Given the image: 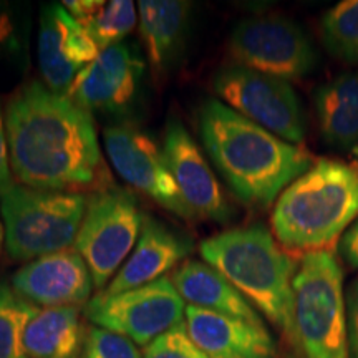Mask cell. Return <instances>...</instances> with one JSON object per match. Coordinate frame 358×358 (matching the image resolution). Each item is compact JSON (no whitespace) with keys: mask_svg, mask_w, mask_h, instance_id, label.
<instances>
[{"mask_svg":"<svg viewBox=\"0 0 358 358\" xmlns=\"http://www.w3.org/2000/svg\"><path fill=\"white\" fill-rule=\"evenodd\" d=\"M171 280L179 295L189 302V306L266 327L256 307L209 264L182 262L174 271Z\"/></svg>","mask_w":358,"mask_h":358,"instance_id":"cell-17","label":"cell"},{"mask_svg":"<svg viewBox=\"0 0 358 358\" xmlns=\"http://www.w3.org/2000/svg\"><path fill=\"white\" fill-rule=\"evenodd\" d=\"M88 198L80 192L13 185L0 196L6 248L13 261H30L70 249L77 241Z\"/></svg>","mask_w":358,"mask_h":358,"instance_id":"cell-6","label":"cell"},{"mask_svg":"<svg viewBox=\"0 0 358 358\" xmlns=\"http://www.w3.org/2000/svg\"><path fill=\"white\" fill-rule=\"evenodd\" d=\"M103 141L111 164L128 185L178 216L196 217L169 171L164 151L150 134L133 124H113L103 131Z\"/></svg>","mask_w":358,"mask_h":358,"instance_id":"cell-11","label":"cell"},{"mask_svg":"<svg viewBox=\"0 0 358 358\" xmlns=\"http://www.w3.org/2000/svg\"><path fill=\"white\" fill-rule=\"evenodd\" d=\"M229 52L236 65L285 82L307 77L319 64L315 47L302 27L279 15L252 17L237 24Z\"/></svg>","mask_w":358,"mask_h":358,"instance_id":"cell-10","label":"cell"},{"mask_svg":"<svg viewBox=\"0 0 358 358\" xmlns=\"http://www.w3.org/2000/svg\"><path fill=\"white\" fill-rule=\"evenodd\" d=\"M189 7L179 0H141L138 3L143 47L156 75L166 71L181 47Z\"/></svg>","mask_w":358,"mask_h":358,"instance_id":"cell-19","label":"cell"},{"mask_svg":"<svg viewBox=\"0 0 358 358\" xmlns=\"http://www.w3.org/2000/svg\"><path fill=\"white\" fill-rule=\"evenodd\" d=\"M38 307L25 301L12 285L0 284V358H29L25 330Z\"/></svg>","mask_w":358,"mask_h":358,"instance_id":"cell-22","label":"cell"},{"mask_svg":"<svg viewBox=\"0 0 358 358\" xmlns=\"http://www.w3.org/2000/svg\"><path fill=\"white\" fill-rule=\"evenodd\" d=\"M20 297L40 308L78 307L92 295V274L75 248L35 259L12 277Z\"/></svg>","mask_w":358,"mask_h":358,"instance_id":"cell-13","label":"cell"},{"mask_svg":"<svg viewBox=\"0 0 358 358\" xmlns=\"http://www.w3.org/2000/svg\"><path fill=\"white\" fill-rule=\"evenodd\" d=\"M85 315L93 325L146 347L185 322L186 303L166 275L122 294H96L85 307Z\"/></svg>","mask_w":358,"mask_h":358,"instance_id":"cell-9","label":"cell"},{"mask_svg":"<svg viewBox=\"0 0 358 358\" xmlns=\"http://www.w3.org/2000/svg\"><path fill=\"white\" fill-rule=\"evenodd\" d=\"M214 92L224 105L280 140L297 145L306 138L307 123L301 100L285 80L232 65L217 71Z\"/></svg>","mask_w":358,"mask_h":358,"instance_id":"cell-8","label":"cell"},{"mask_svg":"<svg viewBox=\"0 0 358 358\" xmlns=\"http://www.w3.org/2000/svg\"><path fill=\"white\" fill-rule=\"evenodd\" d=\"M347 335L348 358H358V277L347 290Z\"/></svg>","mask_w":358,"mask_h":358,"instance_id":"cell-29","label":"cell"},{"mask_svg":"<svg viewBox=\"0 0 358 358\" xmlns=\"http://www.w3.org/2000/svg\"><path fill=\"white\" fill-rule=\"evenodd\" d=\"M192 249L194 244L189 237L169 229L158 219L145 216L133 252L110 284L98 294L116 295L166 277L171 268L189 256Z\"/></svg>","mask_w":358,"mask_h":358,"instance_id":"cell-15","label":"cell"},{"mask_svg":"<svg viewBox=\"0 0 358 358\" xmlns=\"http://www.w3.org/2000/svg\"><path fill=\"white\" fill-rule=\"evenodd\" d=\"M199 133L209 158L244 204L267 208L310 168L303 148L244 118L219 100L199 111Z\"/></svg>","mask_w":358,"mask_h":358,"instance_id":"cell-2","label":"cell"},{"mask_svg":"<svg viewBox=\"0 0 358 358\" xmlns=\"http://www.w3.org/2000/svg\"><path fill=\"white\" fill-rule=\"evenodd\" d=\"M145 214L131 192L118 186L100 187L88 196L75 249L87 262L93 285L101 292L140 239Z\"/></svg>","mask_w":358,"mask_h":358,"instance_id":"cell-7","label":"cell"},{"mask_svg":"<svg viewBox=\"0 0 358 358\" xmlns=\"http://www.w3.org/2000/svg\"><path fill=\"white\" fill-rule=\"evenodd\" d=\"M29 20L19 6L0 2V60L27 64Z\"/></svg>","mask_w":358,"mask_h":358,"instance_id":"cell-25","label":"cell"},{"mask_svg":"<svg viewBox=\"0 0 358 358\" xmlns=\"http://www.w3.org/2000/svg\"><path fill=\"white\" fill-rule=\"evenodd\" d=\"M77 358H143L131 340L101 327H90Z\"/></svg>","mask_w":358,"mask_h":358,"instance_id":"cell-27","label":"cell"},{"mask_svg":"<svg viewBox=\"0 0 358 358\" xmlns=\"http://www.w3.org/2000/svg\"><path fill=\"white\" fill-rule=\"evenodd\" d=\"M3 239H6V229H3V222L0 221V250H2Z\"/></svg>","mask_w":358,"mask_h":358,"instance_id":"cell-33","label":"cell"},{"mask_svg":"<svg viewBox=\"0 0 358 358\" xmlns=\"http://www.w3.org/2000/svg\"><path fill=\"white\" fill-rule=\"evenodd\" d=\"M38 66L45 87L57 95H69L71 85L82 69L66 58L58 25L55 3L43 6L38 29Z\"/></svg>","mask_w":358,"mask_h":358,"instance_id":"cell-21","label":"cell"},{"mask_svg":"<svg viewBox=\"0 0 358 358\" xmlns=\"http://www.w3.org/2000/svg\"><path fill=\"white\" fill-rule=\"evenodd\" d=\"M143 358H214L206 353L187 334L186 324H179L159 335L145 347Z\"/></svg>","mask_w":358,"mask_h":358,"instance_id":"cell-28","label":"cell"},{"mask_svg":"<svg viewBox=\"0 0 358 358\" xmlns=\"http://www.w3.org/2000/svg\"><path fill=\"white\" fill-rule=\"evenodd\" d=\"M189 337L214 358H277L274 338L266 327L186 306Z\"/></svg>","mask_w":358,"mask_h":358,"instance_id":"cell-16","label":"cell"},{"mask_svg":"<svg viewBox=\"0 0 358 358\" xmlns=\"http://www.w3.org/2000/svg\"><path fill=\"white\" fill-rule=\"evenodd\" d=\"M164 156L169 171L196 217L226 224L232 217V208L209 168L199 146L182 123L171 120L164 133Z\"/></svg>","mask_w":358,"mask_h":358,"instance_id":"cell-14","label":"cell"},{"mask_svg":"<svg viewBox=\"0 0 358 358\" xmlns=\"http://www.w3.org/2000/svg\"><path fill=\"white\" fill-rule=\"evenodd\" d=\"M342 267L330 250L303 254L294 277V340L302 358H348Z\"/></svg>","mask_w":358,"mask_h":358,"instance_id":"cell-5","label":"cell"},{"mask_svg":"<svg viewBox=\"0 0 358 358\" xmlns=\"http://www.w3.org/2000/svg\"><path fill=\"white\" fill-rule=\"evenodd\" d=\"M136 20V7L133 2L113 0L106 2L105 7L83 27L103 52L122 43V40L131 34Z\"/></svg>","mask_w":358,"mask_h":358,"instance_id":"cell-24","label":"cell"},{"mask_svg":"<svg viewBox=\"0 0 358 358\" xmlns=\"http://www.w3.org/2000/svg\"><path fill=\"white\" fill-rule=\"evenodd\" d=\"M105 3L106 2H103V0H65V2H62V6L70 12V15L75 20L85 25L105 7Z\"/></svg>","mask_w":358,"mask_h":358,"instance_id":"cell-31","label":"cell"},{"mask_svg":"<svg viewBox=\"0 0 358 358\" xmlns=\"http://www.w3.org/2000/svg\"><path fill=\"white\" fill-rule=\"evenodd\" d=\"M322 40L335 58L358 64V0H345L322 17Z\"/></svg>","mask_w":358,"mask_h":358,"instance_id":"cell-23","label":"cell"},{"mask_svg":"<svg viewBox=\"0 0 358 358\" xmlns=\"http://www.w3.org/2000/svg\"><path fill=\"white\" fill-rule=\"evenodd\" d=\"M55 13L62 30L65 55L71 64L83 70L85 66L96 60L101 53L100 48L92 38V35L88 34V30L78 20H75L62 3H55Z\"/></svg>","mask_w":358,"mask_h":358,"instance_id":"cell-26","label":"cell"},{"mask_svg":"<svg viewBox=\"0 0 358 358\" xmlns=\"http://www.w3.org/2000/svg\"><path fill=\"white\" fill-rule=\"evenodd\" d=\"M320 131L330 146L358 153V71H345L315 92Z\"/></svg>","mask_w":358,"mask_h":358,"instance_id":"cell-18","label":"cell"},{"mask_svg":"<svg viewBox=\"0 0 358 358\" xmlns=\"http://www.w3.org/2000/svg\"><path fill=\"white\" fill-rule=\"evenodd\" d=\"M338 249L345 262L353 268H358V217L357 221L348 227L345 234L338 243Z\"/></svg>","mask_w":358,"mask_h":358,"instance_id":"cell-32","label":"cell"},{"mask_svg":"<svg viewBox=\"0 0 358 358\" xmlns=\"http://www.w3.org/2000/svg\"><path fill=\"white\" fill-rule=\"evenodd\" d=\"M358 217V168L319 159L279 196L272 229L287 249L324 250Z\"/></svg>","mask_w":358,"mask_h":358,"instance_id":"cell-4","label":"cell"},{"mask_svg":"<svg viewBox=\"0 0 358 358\" xmlns=\"http://www.w3.org/2000/svg\"><path fill=\"white\" fill-rule=\"evenodd\" d=\"M143 75L145 60L138 48L120 43L85 66L66 96L88 113H123L136 101Z\"/></svg>","mask_w":358,"mask_h":358,"instance_id":"cell-12","label":"cell"},{"mask_svg":"<svg viewBox=\"0 0 358 358\" xmlns=\"http://www.w3.org/2000/svg\"><path fill=\"white\" fill-rule=\"evenodd\" d=\"M13 182V174L10 168V158H8V145L6 134V122H3V113L0 108V196H3Z\"/></svg>","mask_w":358,"mask_h":358,"instance_id":"cell-30","label":"cell"},{"mask_svg":"<svg viewBox=\"0 0 358 358\" xmlns=\"http://www.w3.org/2000/svg\"><path fill=\"white\" fill-rule=\"evenodd\" d=\"M85 335L78 307H38L25 330L27 357L77 358Z\"/></svg>","mask_w":358,"mask_h":358,"instance_id":"cell-20","label":"cell"},{"mask_svg":"<svg viewBox=\"0 0 358 358\" xmlns=\"http://www.w3.org/2000/svg\"><path fill=\"white\" fill-rule=\"evenodd\" d=\"M3 122L12 174L20 185L62 192L111 185L92 113L69 96L34 80L10 96Z\"/></svg>","mask_w":358,"mask_h":358,"instance_id":"cell-1","label":"cell"},{"mask_svg":"<svg viewBox=\"0 0 358 358\" xmlns=\"http://www.w3.org/2000/svg\"><path fill=\"white\" fill-rule=\"evenodd\" d=\"M199 252L292 342L295 267L266 227L221 232L203 241Z\"/></svg>","mask_w":358,"mask_h":358,"instance_id":"cell-3","label":"cell"}]
</instances>
